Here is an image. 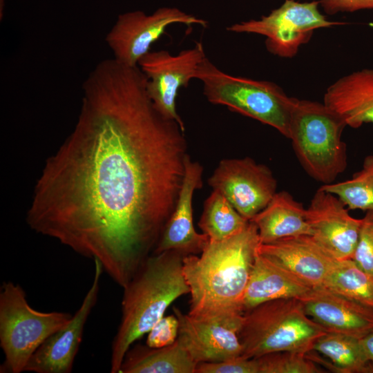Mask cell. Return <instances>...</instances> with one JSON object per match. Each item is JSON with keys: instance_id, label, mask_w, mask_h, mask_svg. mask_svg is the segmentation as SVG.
Returning <instances> with one entry per match:
<instances>
[{"instance_id": "cell-1", "label": "cell", "mask_w": 373, "mask_h": 373, "mask_svg": "<svg viewBox=\"0 0 373 373\" xmlns=\"http://www.w3.org/2000/svg\"><path fill=\"white\" fill-rule=\"evenodd\" d=\"M146 84L139 66L97 64L75 127L46 160L26 213L31 229L97 260L122 288L154 252L188 157L184 131L155 108Z\"/></svg>"}, {"instance_id": "cell-2", "label": "cell", "mask_w": 373, "mask_h": 373, "mask_svg": "<svg viewBox=\"0 0 373 373\" xmlns=\"http://www.w3.org/2000/svg\"><path fill=\"white\" fill-rule=\"evenodd\" d=\"M259 244L257 227L249 221L229 238L209 240L200 255L185 256L183 272L191 296L188 314H244L242 300Z\"/></svg>"}, {"instance_id": "cell-3", "label": "cell", "mask_w": 373, "mask_h": 373, "mask_svg": "<svg viewBox=\"0 0 373 373\" xmlns=\"http://www.w3.org/2000/svg\"><path fill=\"white\" fill-rule=\"evenodd\" d=\"M184 256L173 250L151 254L123 288L121 321L112 342L111 372L119 373L134 342L153 328L173 301L189 294L183 272Z\"/></svg>"}, {"instance_id": "cell-4", "label": "cell", "mask_w": 373, "mask_h": 373, "mask_svg": "<svg viewBox=\"0 0 373 373\" xmlns=\"http://www.w3.org/2000/svg\"><path fill=\"white\" fill-rule=\"evenodd\" d=\"M345 126L323 102L298 99L288 139L304 171L323 184L334 182L347 166V149L342 139Z\"/></svg>"}, {"instance_id": "cell-5", "label": "cell", "mask_w": 373, "mask_h": 373, "mask_svg": "<svg viewBox=\"0 0 373 373\" xmlns=\"http://www.w3.org/2000/svg\"><path fill=\"white\" fill-rule=\"evenodd\" d=\"M327 332L306 314L300 300H269L244 312L238 332L241 356L253 358L285 351L307 354Z\"/></svg>"}, {"instance_id": "cell-6", "label": "cell", "mask_w": 373, "mask_h": 373, "mask_svg": "<svg viewBox=\"0 0 373 373\" xmlns=\"http://www.w3.org/2000/svg\"><path fill=\"white\" fill-rule=\"evenodd\" d=\"M195 79L202 82L203 94L213 104L269 125L287 138L297 98L288 96L276 84L229 75L207 57L199 65Z\"/></svg>"}, {"instance_id": "cell-7", "label": "cell", "mask_w": 373, "mask_h": 373, "mask_svg": "<svg viewBox=\"0 0 373 373\" xmlns=\"http://www.w3.org/2000/svg\"><path fill=\"white\" fill-rule=\"evenodd\" d=\"M73 315L33 309L18 284L3 282L0 291V345L5 355L1 372L21 373L37 349Z\"/></svg>"}, {"instance_id": "cell-8", "label": "cell", "mask_w": 373, "mask_h": 373, "mask_svg": "<svg viewBox=\"0 0 373 373\" xmlns=\"http://www.w3.org/2000/svg\"><path fill=\"white\" fill-rule=\"evenodd\" d=\"M319 6V1L285 0L267 15L234 23L226 29L231 32L262 35L266 37L269 52L282 58H292L300 46L310 40L315 30L345 23L328 20L320 12Z\"/></svg>"}, {"instance_id": "cell-9", "label": "cell", "mask_w": 373, "mask_h": 373, "mask_svg": "<svg viewBox=\"0 0 373 373\" xmlns=\"http://www.w3.org/2000/svg\"><path fill=\"white\" fill-rule=\"evenodd\" d=\"M175 23L207 26L205 20L175 7H162L150 15L135 10L119 15L105 40L114 59L127 66H138L151 46Z\"/></svg>"}, {"instance_id": "cell-10", "label": "cell", "mask_w": 373, "mask_h": 373, "mask_svg": "<svg viewBox=\"0 0 373 373\" xmlns=\"http://www.w3.org/2000/svg\"><path fill=\"white\" fill-rule=\"evenodd\" d=\"M207 57L202 42L175 55L165 50L149 51L138 66L146 78V89L155 108L165 117L176 121L184 131L177 112L176 99L180 88L195 79V72Z\"/></svg>"}, {"instance_id": "cell-11", "label": "cell", "mask_w": 373, "mask_h": 373, "mask_svg": "<svg viewBox=\"0 0 373 373\" xmlns=\"http://www.w3.org/2000/svg\"><path fill=\"white\" fill-rule=\"evenodd\" d=\"M208 182L249 221L277 192V181L270 169L249 157L222 160Z\"/></svg>"}, {"instance_id": "cell-12", "label": "cell", "mask_w": 373, "mask_h": 373, "mask_svg": "<svg viewBox=\"0 0 373 373\" xmlns=\"http://www.w3.org/2000/svg\"><path fill=\"white\" fill-rule=\"evenodd\" d=\"M179 321L178 341L200 363L220 362L242 356L238 332L244 314L193 317L173 307Z\"/></svg>"}, {"instance_id": "cell-13", "label": "cell", "mask_w": 373, "mask_h": 373, "mask_svg": "<svg viewBox=\"0 0 373 373\" xmlns=\"http://www.w3.org/2000/svg\"><path fill=\"white\" fill-rule=\"evenodd\" d=\"M349 211L336 195L320 188L306 208L310 236L340 260H352L359 236L361 218Z\"/></svg>"}, {"instance_id": "cell-14", "label": "cell", "mask_w": 373, "mask_h": 373, "mask_svg": "<svg viewBox=\"0 0 373 373\" xmlns=\"http://www.w3.org/2000/svg\"><path fill=\"white\" fill-rule=\"evenodd\" d=\"M94 260L91 286L81 306L63 327L48 337L29 359L24 372L35 373H70L82 342L85 324L95 305L99 280L104 272L101 263Z\"/></svg>"}, {"instance_id": "cell-15", "label": "cell", "mask_w": 373, "mask_h": 373, "mask_svg": "<svg viewBox=\"0 0 373 373\" xmlns=\"http://www.w3.org/2000/svg\"><path fill=\"white\" fill-rule=\"evenodd\" d=\"M258 253L271 258L312 288L325 287L338 260L310 236L259 244Z\"/></svg>"}, {"instance_id": "cell-16", "label": "cell", "mask_w": 373, "mask_h": 373, "mask_svg": "<svg viewBox=\"0 0 373 373\" xmlns=\"http://www.w3.org/2000/svg\"><path fill=\"white\" fill-rule=\"evenodd\" d=\"M300 300L327 332L360 339L373 332V310L328 288H313Z\"/></svg>"}, {"instance_id": "cell-17", "label": "cell", "mask_w": 373, "mask_h": 373, "mask_svg": "<svg viewBox=\"0 0 373 373\" xmlns=\"http://www.w3.org/2000/svg\"><path fill=\"white\" fill-rule=\"evenodd\" d=\"M202 167L188 155L185 172L175 209L153 254L176 251L184 256L199 254L209 242L193 225L192 200L194 191L202 186Z\"/></svg>"}, {"instance_id": "cell-18", "label": "cell", "mask_w": 373, "mask_h": 373, "mask_svg": "<svg viewBox=\"0 0 373 373\" xmlns=\"http://www.w3.org/2000/svg\"><path fill=\"white\" fill-rule=\"evenodd\" d=\"M323 103L347 126H373V69L363 68L337 79L326 89Z\"/></svg>"}, {"instance_id": "cell-19", "label": "cell", "mask_w": 373, "mask_h": 373, "mask_svg": "<svg viewBox=\"0 0 373 373\" xmlns=\"http://www.w3.org/2000/svg\"><path fill=\"white\" fill-rule=\"evenodd\" d=\"M312 289L283 266L257 251L242 300L243 310L245 312L276 299L301 300Z\"/></svg>"}, {"instance_id": "cell-20", "label": "cell", "mask_w": 373, "mask_h": 373, "mask_svg": "<svg viewBox=\"0 0 373 373\" xmlns=\"http://www.w3.org/2000/svg\"><path fill=\"white\" fill-rule=\"evenodd\" d=\"M249 221L257 227L260 244L311 235L306 208L287 191H277L267 205Z\"/></svg>"}, {"instance_id": "cell-21", "label": "cell", "mask_w": 373, "mask_h": 373, "mask_svg": "<svg viewBox=\"0 0 373 373\" xmlns=\"http://www.w3.org/2000/svg\"><path fill=\"white\" fill-rule=\"evenodd\" d=\"M197 365L177 339L162 347L141 344L131 347L119 373H195Z\"/></svg>"}, {"instance_id": "cell-22", "label": "cell", "mask_w": 373, "mask_h": 373, "mask_svg": "<svg viewBox=\"0 0 373 373\" xmlns=\"http://www.w3.org/2000/svg\"><path fill=\"white\" fill-rule=\"evenodd\" d=\"M309 358L339 373H373V363L366 357L358 338L327 332L315 342Z\"/></svg>"}, {"instance_id": "cell-23", "label": "cell", "mask_w": 373, "mask_h": 373, "mask_svg": "<svg viewBox=\"0 0 373 373\" xmlns=\"http://www.w3.org/2000/svg\"><path fill=\"white\" fill-rule=\"evenodd\" d=\"M249 222L221 193L213 191L204 202L198 224L210 241L219 242L242 231Z\"/></svg>"}, {"instance_id": "cell-24", "label": "cell", "mask_w": 373, "mask_h": 373, "mask_svg": "<svg viewBox=\"0 0 373 373\" xmlns=\"http://www.w3.org/2000/svg\"><path fill=\"white\" fill-rule=\"evenodd\" d=\"M325 287L373 310V274L352 260L336 262Z\"/></svg>"}, {"instance_id": "cell-25", "label": "cell", "mask_w": 373, "mask_h": 373, "mask_svg": "<svg viewBox=\"0 0 373 373\" xmlns=\"http://www.w3.org/2000/svg\"><path fill=\"white\" fill-rule=\"evenodd\" d=\"M319 188L336 195L349 210L373 211V154L363 159L351 178Z\"/></svg>"}, {"instance_id": "cell-26", "label": "cell", "mask_w": 373, "mask_h": 373, "mask_svg": "<svg viewBox=\"0 0 373 373\" xmlns=\"http://www.w3.org/2000/svg\"><path fill=\"white\" fill-rule=\"evenodd\" d=\"M258 373L324 372L307 354L298 352H276L255 358Z\"/></svg>"}, {"instance_id": "cell-27", "label": "cell", "mask_w": 373, "mask_h": 373, "mask_svg": "<svg viewBox=\"0 0 373 373\" xmlns=\"http://www.w3.org/2000/svg\"><path fill=\"white\" fill-rule=\"evenodd\" d=\"M352 260L359 268L373 274V211H366L361 218L358 240Z\"/></svg>"}, {"instance_id": "cell-28", "label": "cell", "mask_w": 373, "mask_h": 373, "mask_svg": "<svg viewBox=\"0 0 373 373\" xmlns=\"http://www.w3.org/2000/svg\"><path fill=\"white\" fill-rule=\"evenodd\" d=\"M179 321L173 315L163 316L147 333L146 345L151 347H162L173 344L178 338Z\"/></svg>"}, {"instance_id": "cell-29", "label": "cell", "mask_w": 373, "mask_h": 373, "mask_svg": "<svg viewBox=\"0 0 373 373\" xmlns=\"http://www.w3.org/2000/svg\"><path fill=\"white\" fill-rule=\"evenodd\" d=\"M195 373H258V368L255 358L240 356L220 362L200 363Z\"/></svg>"}, {"instance_id": "cell-30", "label": "cell", "mask_w": 373, "mask_h": 373, "mask_svg": "<svg viewBox=\"0 0 373 373\" xmlns=\"http://www.w3.org/2000/svg\"><path fill=\"white\" fill-rule=\"evenodd\" d=\"M324 12L329 15L373 9V0H319Z\"/></svg>"}, {"instance_id": "cell-31", "label": "cell", "mask_w": 373, "mask_h": 373, "mask_svg": "<svg viewBox=\"0 0 373 373\" xmlns=\"http://www.w3.org/2000/svg\"><path fill=\"white\" fill-rule=\"evenodd\" d=\"M359 341L366 357L373 363V332L360 338Z\"/></svg>"}]
</instances>
